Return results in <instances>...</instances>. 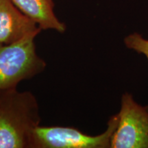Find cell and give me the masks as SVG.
Returning <instances> with one entry per match:
<instances>
[{"mask_svg":"<svg viewBox=\"0 0 148 148\" xmlns=\"http://www.w3.org/2000/svg\"><path fill=\"white\" fill-rule=\"evenodd\" d=\"M40 120L39 104L32 92L0 90V148H32Z\"/></svg>","mask_w":148,"mask_h":148,"instance_id":"6da1fadb","label":"cell"},{"mask_svg":"<svg viewBox=\"0 0 148 148\" xmlns=\"http://www.w3.org/2000/svg\"><path fill=\"white\" fill-rule=\"evenodd\" d=\"M37 36L30 34L11 44L0 42V90L17 88L45 69L47 63L36 52Z\"/></svg>","mask_w":148,"mask_h":148,"instance_id":"7a4b0ae2","label":"cell"},{"mask_svg":"<svg viewBox=\"0 0 148 148\" xmlns=\"http://www.w3.org/2000/svg\"><path fill=\"white\" fill-rule=\"evenodd\" d=\"M118 114L111 116L106 130L90 136L73 127L41 126L35 128L32 148H108L111 137L118 125Z\"/></svg>","mask_w":148,"mask_h":148,"instance_id":"3957f363","label":"cell"},{"mask_svg":"<svg viewBox=\"0 0 148 148\" xmlns=\"http://www.w3.org/2000/svg\"><path fill=\"white\" fill-rule=\"evenodd\" d=\"M117 127L110 140V148H148V110L136 103L132 96L121 98Z\"/></svg>","mask_w":148,"mask_h":148,"instance_id":"277c9868","label":"cell"},{"mask_svg":"<svg viewBox=\"0 0 148 148\" xmlns=\"http://www.w3.org/2000/svg\"><path fill=\"white\" fill-rule=\"evenodd\" d=\"M40 31L41 29L12 0H0V42L14 43L30 34H38Z\"/></svg>","mask_w":148,"mask_h":148,"instance_id":"5b68a950","label":"cell"},{"mask_svg":"<svg viewBox=\"0 0 148 148\" xmlns=\"http://www.w3.org/2000/svg\"><path fill=\"white\" fill-rule=\"evenodd\" d=\"M12 1L41 30H54L58 33H64L66 31V25L55 14L53 0H12Z\"/></svg>","mask_w":148,"mask_h":148,"instance_id":"8992f818","label":"cell"},{"mask_svg":"<svg viewBox=\"0 0 148 148\" xmlns=\"http://www.w3.org/2000/svg\"><path fill=\"white\" fill-rule=\"evenodd\" d=\"M127 47L134 49L138 53H143L148 60V40H145L138 33L127 36L124 40ZM148 110V106H147Z\"/></svg>","mask_w":148,"mask_h":148,"instance_id":"52a82bcc","label":"cell"}]
</instances>
